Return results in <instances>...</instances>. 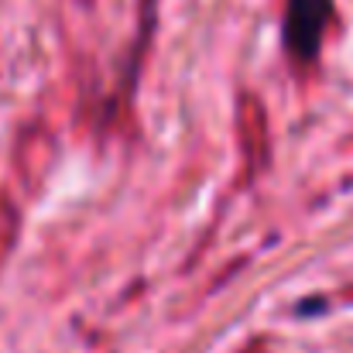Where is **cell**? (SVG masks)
Returning <instances> with one entry per match:
<instances>
[{
    "instance_id": "1",
    "label": "cell",
    "mask_w": 353,
    "mask_h": 353,
    "mask_svg": "<svg viewBox=\"0 0 353 353\" xmlns=\"http://www.w3.org/2000/svg\"><path fill=\"white\" fill-rule=\"evenodd\" d=\"M330 17H333V0H288L281 28L288 55L299 62H316Z\"/></svg>"
}]
</instances>
